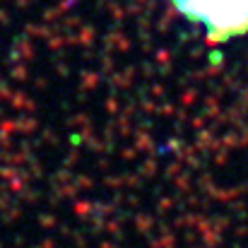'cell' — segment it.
<instances>
[{"label":"cell","mask_w":248,"mask_h":248,"mask_svg":"<svg viewBox=\"0 0 248 248\" xmlns=\"http://www.w3.org/2000/svg\"><path fill=\"white\" fill-rule=\"evenodd\" d=\"M207 44L248 39V0H166Z\"/></svg>","instance_id":"obj_1"}]
</instances>
